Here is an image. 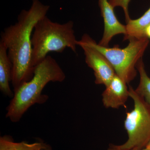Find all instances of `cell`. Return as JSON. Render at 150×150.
<instances>
[{"mask_svg": "<svg viewBox=\"0 0 150 150\" xmlns=\"http://www.w3.org/2000/svg\"><path fill=\"white\" fill-rule=\"evenodd\" d=\"M0 150H52L50 145L42 142H16L9 136L0 137Z\"/></svg>", "mask_w": 150, "mask_h": 150, "instance_id": "obj_11", "label": "cell"}, {"mask_svg": "<svg viewBox=\"0 0 150 150\" xmlns=\"http://www.w3.org/2000/svg\"><path fill=\"white\" fill-rule=\"evenodd\" d=\"M77 41L72 21L58 23L46 16L38 22L33 32V66L35 67L42 62L50 52L62 53L69 48L76 53Z\"/></svg>", "mask_w": 150, "mask_h": 150, "instance_id": "obj_3", "label": "cell"}, {"mask_svg": "<svg viewBox=\"0 0 150 150\" xmlns=\"http://www.w3.org/2000/svg\"><path fill=\"white\" fill-rule=\"evenodd\" d=\"M12 75V65L8 57L7 50L0 42V90L6 96L12 98L14 93L10 86Z\"/></svg>", "mask_w": 150, "mask_h": 150, "instance_id": "obj_9", "label": "cell"}, {"mask_svg": "<svg viewBox=\"0 0 150 150\" xmlns=\"http://www.w3.org/2000/svg\"><path fill=\"white\" fill-rule=\"evenodd\" d=\"M111 5L114 8L116 7H120L123 8L125 14L126 23L131 19L129 16V6L131 0H108Z\"/></svg>", "mask_w": 150, "mask_h": 150, "instance_id": "obj_13", "label": "cell"}, {"mask_svg": "<svg viewBox=\"0 0 150 150\" xmlns=\"http://www.w3.org/2000/svg\"><path fill=\"white\" fill-rule=\"evenodd\" d=\"M145 33H146V36L150 40V25L146 29Z\"/></svg>", "mask_w": 150, "mask_h": 150, "instance_id": "obj_15", "label": "cell"}, {"mask_svg": "<svg viewBox=\"0 0 150 150\" xmlns=\"http://www.w3.org/2000/svg\"><path fill=\"white\" fill-rule=\"evenodd\" d=\"M126 48H121L118 45L112 48L100 46L87 34H84L80 43L95 48L109 61L115 74L127 84L131 82L137 75V65L142 59L149 40L147 37L141 39L131 38Z\"/></svg>", "mask_w": 150, "mask_h": 150, "instance_id": "obj_4", "label": "cell"}, {"mask_svg": "<svg viewBox=\"0 0 150 150\" xmlns=\"http://www.w3.org/2000/svg\"><path fill=\"white\" fill-rule=\"evenodd\" d=\"M101 16L104 23V30L99 45L108 47L112 38L118 34H126V25L121 24L115 16L114 8L108 0H98Z\"/></svg>", "mask_w": 150, "mask_h": 150, "instance_id": "obj_7", "label": "cell"}, {"mask_svg": "<svg viewBox=\"0 0 150 150\" xmlns=\"http://www.w3.org/2000/svg\"><path fill=\"white\" fill-rule=\"evenodd\" d=\"M77 45L83 49L85 61L88 67L94 71L96 84L108 85L116 74L109 61L95 48L77 41Z\"/></svg>", "mask_w": 150, "mask_h": 150, "instance_id": "obj_6", "label": "cell"}, {"mask_svg": "<svg viewBox=\"0 0 150 150\" xmlns=\"http://www.w3.org/2000/svg\"><path fill=\"white\" fill-rule=\"evenodd\" d=\"M137 68L139 73L140 79L139 83L135 91L150 106V78L145 70L142 58L137 63Z\"/></svg>", "mask_w": 150, "mask_h": 150, "instance_id": "obj_12", "label": "cell"}, {"mask_svg": "<svg viewBox=\"0 0 150 150\" xmlns=\"http://www.w3.org/2000/svg\"><path fill=\"white\" fill-rule=\"evenodd\" d=\"M129 88L134 108L126 113L124 121L128 139L123 144L117 146L121 149H141L146 147L150 140V106L133 87Z\"/></svg>", "mask_w": 150, "mask_h": 150, "instance_id": "obj_5", "label": "cell"}, {"mask_svg": "<svg viewBox=\"0 0 150 150\" xmlns=\"http://www.w3.org/2000/svg\"><path fill=\"white\" fill-rule=\"evenodd\" d=\"M127 83L115 74L102 93V101L106 108H118L124 105L129 97Z\"/></svg>", "mask_w": 150, "mask_h": 150, "instance_id": "obj_8", "label": "cell"}, {"mask_svg": "<svg viewBox=\"0 0 150 150\" xmlns=\"http://www.w3.org/2000/svg\"><path fill=\"white\" fill-rule=\"evenodd\" d=\"M126 23V33L124 36V40L147 37L145 31L150 25V7L139 18L131 19Z\"/></svg>", "mask_w": 150, "mask_h": 150, "instance_id": "obj_10", "label": "cell"}, {"mask_svg": "<svg viewBox=\"0 0 150 150\" xmlns=\"http://www.w3.org/2000/svg\"><path fill=\"white\" fill-rule=\"evenodd\" d=\"M108 150H149L146 148H144V149H119V148L117 146V145H115L113 144H110L109 146V148H108Z\"/></svg>", "mask_w": 150, "mask_h": 150, "instance_id": "obj_14", "label": "cell"}, {"mask_svg": "<svg viewBox=\"0 0 150 150\" xmlns=\"http://www.w3.org/2000/svg\"><path fill=\"white\" fill-rule=\"evenodd\" d=\"M65 79L66 74L58 62L51 56H47L35 66L32 79L14 90L6 117L12 122H18L31 106L47 101L48 96L42 93L47 84L62 82Z\"/></svg>", "mask_w": 150, "mask_h": 150, "instance_id": "obj_2", "label": "cell"}, {"mask_svg": "<svg viewBox=\"0 0 150 150\" xmlns=\"http://www.w3.org/2000/svg\"><path fill=\"white\" fill-rule=\"evenodd\" d=\"M146 148L147 149H148L149 150H150V140Z\"/></svg>", "mask_w": 150, "mask_h": 150, "instance_id": "obj_16", "label": "cell"}, {"mask_svg": "<svg viewBox=\"0 0 150 150\" xmlns=\"http://www.w3.org/2000/svg\"><path fill=\"white\" fill-rule=\"evenodd\" d=\"M50 8L40 0H32L29 9L22 10L17 21L1 33L0 42L6 48L12 65L11 82L13 90L33 76L35 67L32 64L33 32L35 24L46 16Z\"/></svg>", "mask_w": 150, "mask_h": 150, "instance_id": "obj_1", "label": "cell"}]
</instances>
